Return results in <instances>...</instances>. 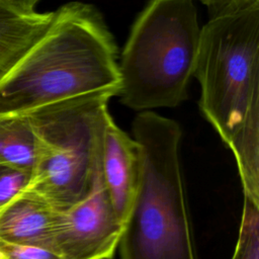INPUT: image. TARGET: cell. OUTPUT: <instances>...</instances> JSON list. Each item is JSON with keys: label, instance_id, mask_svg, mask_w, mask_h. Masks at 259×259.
I'll return each mask as SVG.
<instances>
[{"label": "cell", "instance_id": "obj_16", "mask_svg": "<svg viewBox=\"0 0 259 259\" xmlns=\"http://www.w3.org/2000/svg\"><path fill=\"white\" fill-rule=\"evenodd\" d=\"M0 259H3V258H2V256H1V255H0Z\"/></svg>", "mask_w": 259, "mask_h": 259}, {"label": "cell", "instance_id": "obj_9", "mask_svg": "<svg viewBox=\"0 0 259 259\" xmlns=\"http://www.w3.org/2000/svg\"><path fill=\"white\" fill-rule=\"evenodd\" d=\"M56 11L23 12L0 2V76L46 33Z\"/></svg>", "mask_w": 259, "mask_h": 259}, {"label": "cell", "instance_id": "obj_4", "mask_svg": "<svg viewBox=\"0 0 259 259\" xmlns=\"http://www.w3.org/2000/svg\"><path fill=\"white\" fill-rule=\"evenodd\" d=\"M200 30L193 0H150L131 29L118 64L120 102L146 111L185 100Z\"/></svg>", "mask_w": 259, "mask_h": 259}, {"label": "cell", "instance_id": "obj_7", "mask_svg": "<svg viewBox=\"0 0 259 259\" xmlns=\"http://www.w3.org/2000/svg\"><path fill=\"white\" fill-rule=\"evenodd\" d=\"M141 169L140 144L108 114L101 133L100 174L112 208L123 226L139 188Z\"/></svg>", "mask_w": 259, "mask_h": 259}, {"label": "cell", "instance_id": "obj_6", "mask_svg": "<svg viewBox=\"0 0 259 259\" xmlns=\"http://www.w3.org/2000/svg\"><path fill=\"white\" fill-rule=\"evenodd\" d=\"M123 224L108 199L100 174V158L92 186L84 198L58 210L53 249L62 259H111Z\"/></svg>", "mask_w": 259, "mask_h": 259}, {"label": "cell", "instance_id": "obj_10", "mask_svg": "<svg viewBox=\"0 0 259 259\" xmlns=\"http://www.w3.org/2000/svg\"><path fill=\"white\" fill-rule=\"evenodd\" d=\"M37 139L25 114L0 118V164L32 172Z\"/></svg>", "mask_w": 259, "mask_h": 259}, {"label": "cell", "instance_id": "obj_13", "mask_svg": "<svg viewBox=\"0 0 259 259\" xmlns=\"http://www.w3.org/2000/svg\"><path fill=\"white\" fill-rule=\"evenodd\" d=\"M0 255L3 259H62L52 248L2 239H0Z\"/></svg>", "mask_w": 259, "mask_h": 259}, {"label": "cell", "instance_id": "obj_3", "mask_svg": "<svg viewBox=\"0 0 259 259\" xmlns=\"http://www.w3.org/2000/svg\"><path fill=\"white\" fill-rule=\"evenodd\" d=\"M133 134L142 169L117 247L120 259H198L180 160V125L153 110L140 111Z\"/></svg>", "mask_w": 259, "mask_h": 259}, {"label": "cell", "instance_id": "obj_15", "mask_svg": "<svg viewBox=\"0 0 259 259\" xmlns=\"http://www.w3.org/2000/svg\"><path fill=\"white\" fill-rule=\"evenodd\" d=\"M0 2L23 12H33L38 0H0Z\"/></svg>", "mask_w": 259, "mask_h": 259}, {"label": "cell", "instance_id": "obj_2", "mask_svg": "<svg viewBox=\"0 0 259 259\" xmlns=\"http://www.w3.org/2000/svg\"><path fill=\"white\" fill-rule=\"evenodd\" d=\"M55 11L46 33L0 76V118L96 91L118 94L117 48L99 11L77 1Z\"/></svg>", "mask_w": 259, "mask_h": 259}, {"label": "cell", "instance_id": "obj_1", "mask_svg": "<svg viewBox=\"0 0 259 259\" xmlns=\"http://www.w3.org/2000/svg\"><path fill=\"white\" fill-rule=\"evenodd\" d=\"M199 108L233 153L243 194L259 204V3L201 27Z\"/></svg>", "mask_w": 259, "mask_h": 259}, {"label": "cell", "instance_id": "obj_8", "mask_svg": "<svg viewBox=\"0 0 259 259\" xmlns=\"http://www.w3.org/2000/svg\"><path fill=\"white\" fill-rule=\"evenodd\" d=\"M57 212L44 197L24 189L0 208V239L53 249Z\"/></svg>", "mask_w": 259, "mask_h": 259}, {"label": "cell", "instance_id": "obj_11", "mask_svg": "<svg viewBox=\"0 0 259 259\" xmlns=\"http://www.w3.org/2000/svg\"><path fill=\"white\" fill-rule=\"evenodd\" d=\"M231 259H259V204L245 196L238 240Z\"/></svg>", "mask_w": 259, "mask_h": 259}, {"label": "cell", "instance_id": "obj_12", "mask_svg": "<svg viewBox=\"0 0 259 259\" xmlns=\"http://www.w3.org/2000/svg\"><path fill=\"white\" fill-rule=\"evenodd\" d=\"M30 177L28 171L0 164V208L27 187Z\"/></svg>", "mask_w": 259, "mask_h": 259}, {"label": "cell", "instance_id": "obj_5", "mask_svg": "<svg viewBox=\"0 0 259 259\" xmlns=\"http://www.w3.org/2000/svg\"><path fill=\"white\" fill-rule=\"evenodd\" d=\"M114 90L96 91L25 112L37 156L25 189L63 210L89 192L100 158L101 133Z\"/></svg>", "mask_w": 259, "mask_h": 259}, {"label": "cell", "instance_id": "obj_14", "mask_svg": "<svg viewBox=\"0 0 259 259\" xmlns=\"http://www.w3.org/2000/svg\"><path fill=\"white\" fill-rule=\"evenodd\" d=\"M206 7L210 18H215L244 10L259 3V0H199Z\"/></svg>", "mask_w": 259, "mask_h": 259}]
</instances>
